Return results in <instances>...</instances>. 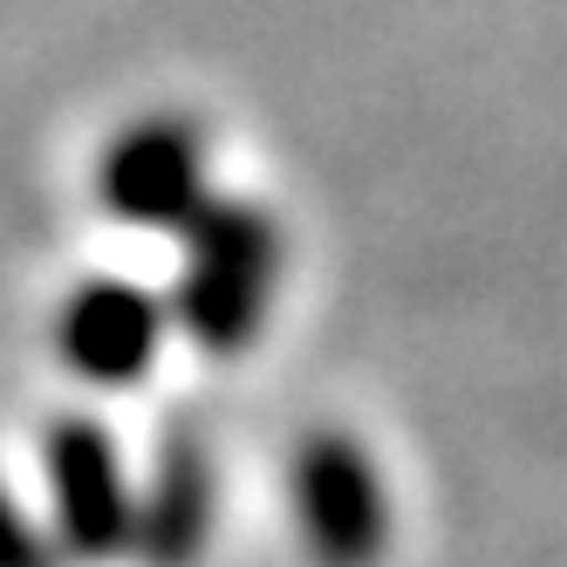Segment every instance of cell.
Returning a JSON list of instances; mask_svg holds the SVG:
<instances>
[{
	"mask_svg": "<svg viewBox=\"0 0 567 567\" xmlns=\"http://www.w3.org/2000/svg\"><path fill=\"white\" fill-rule=\"evenodd\" d=\"M280 267V233L260 206H206L185 233V274H178V321L198 349L239 355L254 342Z\"/></svg>",
	"mask_w": 567,
	"mask_h": 567,
	"instance_id": "1",
	"label": "cell"
},
{
	"mask_svg": "<svg viewBox=\"0 0 567 567\" xmlns=\"http://www.w3.org/2000/svg\"><path fill=\"white\" fill-rule=\"evenodd\" d=\"M295 513L321 567H377L390 547V506L370 452L349 431H315L295 452Z\"/></svg>",
	"mask_w": 567,
	"mask_h": 567,
	"instance_id": "2",
	"label": "cell"
},
{
	"mask_svg": "<svg viewBox=\"0 0 567 567\" xmlns=\"http://www.w3.org/2000/svg\"><path fill=\"white\" fill-rule=\"evenodd\" d=\"M96 198L110 219L137 233H192L206 213V144L185 116H144L116 131L103 165H96Z\"/></svg>",
	"mask_w": 567,
	"mask_h": 567,
	"instance_id": "3",
	"label": "cell"
},
{
	"mask_svg": "<svg viewBox=\"0 0 567 567\" xmlns=\"http://www.w3.org/2000/svg\"><path fill=\"white\" fill-rule=\"evenodd\" d=\"M49 499H55V540L75 560H116L137 534L124 458L96 417H62L49 431Z\"/></svg>",
	"mask_w": 567,
	"mask_h": 567,
	"instance_id": "4",
	"label": "cell"
},
{
	"mask_svg": "<svg viewBox=\"0 0 567 567\" xmlns=\"http://www.w3.org/2000/svg\"><path fill=\"white\" fill-rule=\"evenodd\" d=\"M157 336H165L157 301L137 288V280H116V274L83 280V288L62 301V315H55V349H62V362L83 383H103V390L137 383L151 362H157Z\"/></svg>",
	"mask_w": 567,
	"mask_h": 567,
	"instance_id": "5",
	"label": "cell"
},
{
	"mask_svg": "<svg viewBox=\"0 0 567 567\" xmlns=\"http://www.w3.org/2000/svg\"><path fill=\"white\" fill-rule=\"evenodd\" d=\"M206 540H213V465L192 431H172L151 465L144 499H137L131 547L144 567H192L206 554Z\"/></svg>",
	"mask_w": 567,
	"mask_h": 567,
	"instance_id": "6",
	"label": "cell"
},
{
	"mask_svg": "<svg viewBox=\"0 0 567 567\" xmlns=\"http://www.w3.org/2000/svg\"><path fill=\"white\" fill-rule=\"evenodd\" d=\"M0 567H55V540L8 499V485H0Z\"/></svg>",
	"mask_w": 567,
	"mask_h": 567,
	"instance_id": "7",
	"label": "cell"
}]
</instances>
